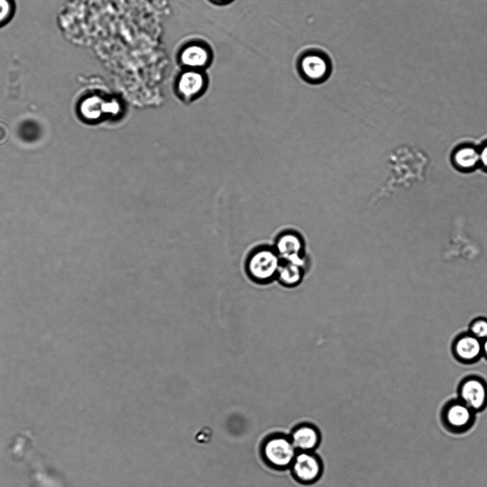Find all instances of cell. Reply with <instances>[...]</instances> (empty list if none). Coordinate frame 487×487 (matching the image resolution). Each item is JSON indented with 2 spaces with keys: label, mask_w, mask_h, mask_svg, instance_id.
Masks as SVG:
<instances>
[{
  "label": "cell",
  "mask_w": 487,
  "mask_h": 487,
  "mask_svg": "<svg viewBox=\"0 0 487 487\" xmlns=\"http://www.w3.org/2000/svg\"><path fill=\"white\" fill-rule=\"evenodd\" d=\"M428 159L419 149L409 145L401 146L391 155L392 189L409 188L423 179Z\"/></svg>",
  "instance_id": "obj_1"
},
{
  "label": "cell",
  "mask_w": 487,
  "mask_h": 487,
  "mask_svg": "<svg viewBox=\"0 0 487 487\" xmlns=\"http://www.w3.org/2000/svg\"><path fill=\"white\" fill-rule=\"evenodd\" d=\"M260 453L263 462L269 468L284 471L289 469L297 451L289 435L274 433L263 440Z\"/></svg>",
  "instance_id": "obj_2"
},
{
  "label": "cell",
  "mask_w": 487,
  "mask_h": 487,
  "mask_svg": "<svg viewBox=\"0 0 487 487\" xmlns=\"http://www.w3.org/2000/svg\"><path fill=\"white\" fill-rule=\"evenodd\" d=\"M281 262L273 247L257 248L246 259L245 266L247 276L258 284H268L277 279Z\"/></svg>",
  "instance_id": "obj_3"
},
{
  "label": "cell",
  "mask_w": 487,
  "mask_h": 487,
  "mask_svg": "<svg viewBox=\"0 0 487 487\" xmlns=\"http://www.w3.org/2000/svg\"><path fill=\"white\" fill-rule=\"evenodd\" d=\"M289 469L296 482L312 485L322 478L324 463L315 452H298Z\"/></svg>",
  "instance_id": "obj_4"
},
{
  "label": "cell",
  "mask_w": 487,
  "mask_h": 487,
  "mask_svg": "<svg viewBox=\"0 0 487 487\" xmlns=\"http://www.w3.org/2000/svg\"><path fill=\"white\" fill-rule=\"evenodd\" d=\"M298 66L303 80L312 84L323 83L331 73L329 58L320 51H310L303 54L299 59Z\"/></svg>",
  "instance_id": "obj_5"
},
{
  "label": "cell",
  "mask_w": 487,
  "mask_h": 487,
  "mask_svg": "<svg viewBox=\"0 0 487 487\" xmlns=\"http://www.w3.org/2000/svg\"><path fill=\"white\" fill-rule=\"evenodd\" d=\"M273 248L281 261L308 263L303 240L297 233L287 232L280 234Z\"/></svg>",
  "instance_id": "obj_6"
},
{
  "label": "cell",
  "mask_w": 487,
  "mask_h": 487,
  "mask_svg": "<svg viewBox=\"0 0 487 487\" xmlns=\"http://www.w3.org/2000/svg\"><path fill=\"white\" fill-rule=\"evenodd\" d=\"M460 401L473 411L483 409L487 403V384L476 375L465 378L459 385Z\"/></svg>",
  "instance_id": "obj_7"
},
{
  "label": "cell",
  "mask_w": 487,
  "mask_h": 487,
  "mask_svg": "<svg viewBox=\"0 0 487 487\" xmlns=\"http://www.w3.org/2000/svg\"><path fill=\"white\" fill-rule=\"evenodd\" d=\"M452 352L463 364H472L483 357V342L469 332L458 335L452 342Z\"/></svg>",
  "instance_id": "obj_8"
},
{
  "label": "cell",
  "mask_w": 487,
  "mask_h": 487,
  "mask_svg": "<svg viewBox=\"0 0 487 487\" xmlns=\"http://www.w3.org/2000/svg\"><path fill=\"white\" fill-rule=\"evenodd\" d=\"M298 452H315L322 442V434L316 425L310 422L298 423L289 435Z\"/></svg>",
  "instance_id": "obj_9"
},
{
  "label": "cell",
  "mask_w": 487,
  "mask_h": 487,
  "mask_svg": "<svg viewBox=\"0 0 487 487\" xmlns=\"http://www.w3.org/2000/svg\"><path fill=\"white\" fill-rule=\"evenodd\" d=\"M448 427L455 431H464L470 428L473 422L474 411L462 401L450 403L445 412Z\"/></svg>",
  "instance_id": "obj_10"
},
{
  "label": "cell",
  "mask_w": 487,
  "mask_h": 487,
  "mask_svg": "<svg viewBox=\"0 0 487 487\" xmlns=\"http://www.w3.org/2000/svg\"><path fill=\"white\" fill-rule=\"evenodd\" d=\"M308 267V263L282 261L276 281L287 288L296 287L303 280Z\"/></svg>",
  "instance_id": "obj_11"
},
{
  "label": "cell",
  "mask_w": 487,
  "mask_h": 487,
  "mask_svg": "<svg viewBox=\"0 0 487 487\" xmlns=\"http://www.w3.org/2000/svg\"><path fill=\"white\" fill-rule=\"evenodd\" d=\"M205 85L204 76L197 70H189L179 77L177 91L181 97L190 100L199 96Z\"/></svg>",
  "instance_id": "obj_12"
},
{
  "label": "cell",
  "mask_w": 487,
  "mask_h": 487,
  "mask_svg": "<svg viewBox=\"0 0 487 487\" xmlns=\"http://www.w3.org/2000/svg\"><path fill=\"white\" fill-rule=\"evenodd\" d=\"M210 52L200 44H191L181 52L180 59L189 70H198L205 67L210 61Z\"/></svg>",
  "instance_id": "obj_13"
},
{
  "label": "cell",
  "mask_w": 487,
  "mask_h": 487,
  "mask_svg": "<svg viewBox=\"0 0 487 487\" xmlns=\"http://www.w3.org/2000/svg\"><path fill=\"white\" fill-rule=\"evenodd\" d=\"M452 161L460 171H471L480 163L479 151L471 145L459 147L454 152Z\"/></svg>",
  "instance_id": "obj_14"
},
{
  "label": "cell",
  "mask_w": 487,
  "mask_h": 487,
  "mask_svg": "<svg viewBox=\"0 0 487 487\" xmlns=\"http://www.w3.org/2000/svg\"><path fill=\"white\" fill-rule=\"evenodd\" d=\"M468 332L482 342L486 339L487 318L479 317L474 319L469 325Z\"/></svg>",
  "instance_id": "obj_15"
},
{
  "label": "cell",
  "mask_w": 487,
  "mask_h": 487,
  "mask_svg": "<svg viewBox=\"0 0 487 487\" xmlns=\"http://www.w3.org/2000/svg\"><path fill=\"white\" fill-rule=\"evenodd\" d=\"M9 4L6 0H0V21L6 18L9 13Z\"/></svg>",
  "instance_id": "obj_16"
},
{
  "label": "cell",
  "mask_w": 487,
  "mask_h": 487,
  "mask_svg": "<svg viewBox=\"0 0 487 487\" xmlns=\"http://www.w3.org/2000/svg\"><path fill=\"white\" fill-rule=\"evenodd\" d=\"M480 163L487 171V143L479 151Z\"/></svg>",
  "instance_id": "obj_17"
},
{
  "label": "cell",
  "mask_w": 487,
  "mask_h": 487,
  "mask_svg": "<svg viewBox=\"0 0 487 487\" xmlns=\"http://www.w3.org/2000/svg\"><path fill=\"white\" fill-rule=\"evenodd\" d=\"M483 357L487 360V339L483 341Z\"/></svg>",
  "instance_id": "obj_18"
},
{
  "label": "cell",
  "mask_w": 487,
  "mask_h": 487,
  "mask_svg": "<svg viewBox=\"0 0 487 487\" xmlns=\"http://www.w3.org/2000/svg\"><path fill=\"white\" fill-rule=\"evenodd\" d=\"M217 1H220V2H224V1H228V0H217Z\"/></svg>",
  "instance_id": "obj_19"
}]
</instances>
